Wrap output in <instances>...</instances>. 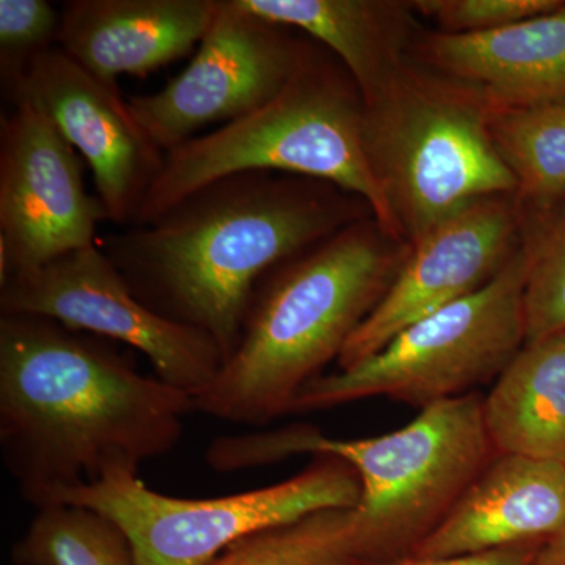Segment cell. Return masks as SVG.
Segmentation results:
<instances>
[{
  "label": "cell",
  "mask_w": 565,
  "mask_h": 565,
  "mask_svg": "<svg viewBox=\"0 0 565 565\" xmlns=\"http://www.w3.org/2000/svg\"><path fill=\"white\" fill-rule=\"evenodd\" d=\"M525 243L515 195L479 200L446 218L418 243L381 302L345 344L338 366L349 370L419 319L484 288Z\"/></svg>",
  "instance_id": "13"
},
{
  "label": "cell",
  "mask_w": 565,
  "mask_h": 565,
  "mask_svg": "<svg viewBox=\"0 0 565 565\" xmlns=\"http://www.w3.org/2000/svg\"><path fill=\"white\" fill-rule=\"evenodd\" d=\"M207 565H367L353 508H332L241 539Z\"/></svg>",
  "instance_id": "20"
},
{
  "label": "cell",
  "mask_w": 565,
  "mask_h": 565,
  "mask_svg": "<svg viewBox=\"0 0 565 565\" xmlns=\"http://www.w3.org/2000/svg\"><path fill=\"white\" fill-rule=\"evenodd\" d=\"M263 20L303 32L332 52L362 99L411 57L412 2L388 0H236Z\"/></svg>",
  "instance_id": "17"
},
{
  "label": "cell",
  "mask_w": 565,
  "mask_h": 565,
  "mask_svg": "<svg viewBox=\"0 0 565 565\" xmlns=\"http://www.w3.org/2000/svg\"><path fill=\"white\" fill-rule=\"evenodd\" d=\"M490 114L473 87L411 57L363 98L364 150L403 243L479 200L515 195Z\"/></svg>",
  "instance_id": "6"
},
{
  "label": "cell",
  "mask_w": 565,
  "mask_h": 565,
  "mask_svg": "<svg viewBox=\"0 0 565 565\" xmlns=\"http://www.w3.org/2000/svg\"><path fill=\"white\" fill-rule=\"evenodd\" d=\"M9 98L55 126L90 167L109 222L132 226L167 152L145 131L118 85L82 68L57 46L32 63Z\"/></svg>",
  "instance_id": "12"
},
{
  "label": "cell",
  "mask_w": 565,
  "mask_h": 565,
  "mask_svg": "<svg viewBox=\"0 0 565 565\" xmlns=\"http://www.w3.org/2000/svg\"><path fill=\"white\" fill-rule=\"evenodd\" d=\"M565 525V463L497 455L411 556L448 557L545 544Z\"/></svg>",
  "instance_id": "15"
},
{
  "label": "cell",
  "mask_w": 565,
  "mask_h": 565,
  "mask_svg": "<svg viewBox=\"0 0 565 565\" xmlns=\"http://www.w3.org/2000/svg\"><path fill=\"white\" fill-rule=\"evenodd\" d=\"M217 0L214 20L188 68L162 90L129 98L137 120L169 152L214 122L228 125L274 98L302 57L303 41Z\"/></svg>",
  "instance_id": "10"
},
{
  "label": "cell",
  "mask_w": 565,
  "mask_h": 565,
  "mask_svg": "<svg viewBox=\"0 0 565 565\" xmlns=\"http://www.w3.org/2000/svg\"><path fill=\"white\" fill-rule=\"evenodd\" d=\"M13 559L17 565H134L120 527L84 505L63 503L39 509Z\"/></svg>",
  "instance_id": "21"
},
{
  "label": "cell",
  "mask_w": 565,
  "mask_h": 565,
  "mask_svg": "<svg viewBox=\"0 0 565 565\" xmlns=\"http://www.w3.org/2000/svg\"><path fill=\"white\" fill-rule=\"evenodd\" d=\"M534 237L489 285L419 319L381 351L338 373L319 375L289 414L327 411L367 397L424 408L497 381L526 343L525 286Z\"/></svg>",
  "instance_id": "7"
},
{
  "label": "cell",
  "mask_w": 565,
  "mask_h": 565,
  "mask_svg": "<svg viewBox=\"0 0 565 565\" xmlns=\"http://www.w3.org/2000/svg\"><path fill=\"white\" fill-rule=\"evenodd\" d=\"M490 132L525 222L544 228L565 206V102L492 109Z\"/></svg>",
  "instance_id": "19"
},
{
  "label": "cell",
  "mask_w": 565,
  "mask_h": 565,
  "mask_svg": "<svg viewBox=\"0 0 565 565\" xmlns=\"http://www.w3.org/2000/svg\"><path fill=\"white\" fill-rule=\"evenodd\" d=\"M62 11L47 0H0V81L7 96L33 62L58 46Z\"/></svg>",
  "instance_id": "23"
},
{
  "label": "cell",
  "mask_w": 565,
  "mask_h": 565,
  "mask_svg": "<svg viewBox=\"0 0 565 565\" xmlns=\"http://www.w3.org/2000/svg\"><path fill=\"white\" fill-rule=\"evenodd\" d=\"M362 206L363 200L330 182L234 173L195 189L145 225L98 237V245L134 296L210 334L226 362L263 278L364 218Z\"/></svg>",
  "instance_id": "2"
},
{
  "label": "cell",
  "mask_w": 565,
  "mask_h": 565,
  "mask_svg": "<svg viewBox=\"0 0 565 565\" xmlns=\"http://www.w3.org/2000/svg\"><path fill=\"white\" fill-rule=\"evenodd\" d=\"M84 159L39 110L0 122V281L98 243L107 217L85 189Z\"/></svg>",
  "instance_id": "11"
},
{
  "label": "cell",
  "mask_w": 565,
  "mask_h": 565,
  "mask_svg": "<svg viewBox=\"0 0 565 565\" xmlns=\"http://www.w3.org/2000/svg\"><path fill=\"white\" fill-rule=\"evenodd\" d=\"M534 236L525 286L526 343L565 333V206Z\"/></svg>",
  "instance_id": "22"
},
{
  "label": "cell",
  "mask_w": 565,
  "mask_h": 565,
  "mask_svg": "<svg viewBox=\"0 0 565 565\" xmlns=\"http://www.w3.org/2000/svg\"><path fill=\"white\" fill-rule=\"evenodd\" d=\"M408 252L373 217L360 218L270 270L253 292L236 351L193 396L195 412L239 424L289 414L303 386L340 359Z\"/></svg>",
  "instance_id": "3"
},
{
  "label": "cell",
  "mask_w": 565,
  "mask_h": 565,
  "mask_svg": "<svg viewBox=\"0 0 565 565\" xmlns=\"http://www.w3.org/2000/svg\"><path fill=\"white\" fill-rule=\"evenodd\" d=\"M191 412V394L139 373L114 341L50 318L0 316L3 463L36 509L166 456Z\"/></svg>",
  "instance_id": "1"
},
{
  "label": "cell",
  "mask_w": 565,
  "mask_h": 565,
  "mask_svg": "<svg viewBox=\"0 0 565 565\" xmlns=\"http://www.w3.org/2000/svg\"><path fill=\"white\" fill-rule=\"evenodd\" d=\"M482 412L497 455L565 463V333L525 343Z\"/></svg>",
  "instance_id": "18"
},
{
  "label": "cell",
  "mask_w": 565,
  "mask_h": 565,
  "mask_svg": "<svg viewBox=\"0 0 565 565\" xmlns=\"http://www.w3.org/2000/svg\"><path fill=\"white\" fill-rule=\"evenodd\" d=\"M243 172L338 185L363 200L377 225L403 243L364 150L362 95L343 63L321 44L305 43L292 76L270 102L167 152L132 226L151 222L207 182Z\"/></svg>",
  "instance_id": "5"
},
{
  "label": "cell",
  "mask_w": 565,
  "mask_h": 565,
  "mask_svg": "<svg viewBox=\"0 0 565 565\" xmlns=\"http://www.w3.org/2000/svg\"><path fill=\"white\" fill-rule=\"evenodd\" d=\"M544 544H526L448 557L407 556L384 565H534L539 550Z\"/></svg>",
  "instance_id": "25"
},
{
  "label": "cell",
  "mask_w": 565,
  "mask_h": 565,
  "mask_svg": "<svg viewBox=\"0 0 565 565\" xmlns=\"http://www.w3.org/2000/svg\"><path fill=\"white\" fill-rule=\"evenodd\" d=\"M0 315L50 318L137 349L156 377L196 396L222 370V349L202 330L156 313L134 296L98 243L0 281Z\"/></svg>",
  "instance_id": "9"
},
{
  "label": "cell",
  "mask_w": 565,
  "mask_h": 565,
  "mask_svg": "<svg viewBox=\"0 0 565 565\" xmlns=\"http://www.w3.org/2000/svg\"><path fill=\"white\" fill-rule=\"evenodd\" d=\"M534 565H565V525L541 546Z\"/></svg>",
  "instance_id": "26"
},
{
  "label": "cell",
  "mask_w": 565,
  "mask_h": 565,
  "mask_svg": "<svg viewBox=\"0 0 565 565\" xmlns=\"http://www.w3.org/2000/svg\"><path fill=\"white\" fill-rule=\"evenodd\" d=\"M478 393L422 408L393 433L343 440L311 426L278 427L212 441L206 462L215 471L247 470L292 456H333L359 475L353 508L356 539L367 565L403 559L445 522L460 498L497 456Z\"/></svg>",
  "instance_id": "4"
},
{
  "label": "cell",
  "mask_w": 565,
  "mask_h": 565,
  "mask_svg": "<svg viewBox=\"0 0 565 565\" xmlns=\"http://www.w3.org/2000/svg\"><path fill=\"white\" fill-rule=\"evenodd\" d=\"M416 54L481 93L492 109L565 102V3L500 31L429 33Z\"/></svg>",
  "instance_id": "16"
},
{
  "label": "cell",
  "mask_w": 565,
  "mask_h": 565,
  "mask_svg": "<svg viewBox=\"0 0 565 565\" xmlns=\"http://www.w3.org/2000/svg\"><path fill=\"white\" fill-rule=\"evenodd\" d=\"M360 497L362 484L351 465L315 456L288 481L206 500L154 492L137 470L115 468L54 504L84 505L114 522L131 545L134 565H207L247 535L323 509L355 508Z\"/></svg>",
  "instance_id": "8"
},
{
  "label": "cell",
  "mask_w": 565,
  "mask_h": 565,
  "mask_svg": "<svg viewBox=\"0 0 565 565\" xmlns=\"http://www.w3.org/2000/svg\"><path fill=\"white\" fill-rule=\"evenodd\" d=\"M416 13L437 22L446 33L500 31L564 6V0H418Z\"/></svg>",
  "instance_id": "24"
},
{
  "label": "cell",
  "mask_w": 565,
  "mask_h": 565,
  "mask_svg": "<svg viewBox=\"0 0 565 565\" xmlns=\"http://www.w3.org/2000/svg\"><path fill=\"white\" fill-rule=\"evenodd\" d=\"M215 10L217 0H70L58 47L110 84L147 77L199 47Z\"/></svg>",
  "instance_id": "14"
}]
</instances>
